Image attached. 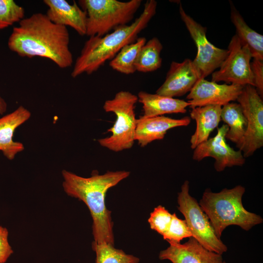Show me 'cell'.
Segmentation results:
<instances>
[{"instance_id":"cb8c5ba5","label":"cell","mask_w":263,"mask_h":263,"mask_svg":"<svg viewBox=\"0 0 263 263\" xmlns=\"http://www.w3.org/2000/svg\"><path fill=\"white\" fill-rule=\"evenodd\" d=\"M92 249L95 253V263H139V258L127 254L122 249L107 243L93 242Z\"/></svg>"},{"instance_id":"4316f807","label":"cell","mask_w":263,"mask_h":263,"mask_svg":"<svg viewBox=\"0 0 263 263\" xmlns=\"http://www.w3.org/2000/svg\"><path fill=\"white\" fill-rule=\"evenodd\" d=\"M192 237L191 233L185 220L179 219L176 213L172 214V218L166 233L163 236L169 242L180 243L181 241Z\"/></svg>"},{"instance_id":"83f0119b","label":"cell","mask_w":263,"mask_h":263,"mask_svg":"<svg viewBox=\"0 0 263 263\" xmlns=\"http://www.w3.org/2000/svg\"><path fill=\"white\" fill-rule=\"evenodd\" d=\"M254 87L258 94L263 98V60L254 59L250 62Z\"/></svg>"},{"instance_id":"30bf717a","label":"cell","mask_w":263,"mask_h":263,"mask_svg":"<svg viewBox=\"0 0 263 263\" xmlns=\"http://www.w3.org/2000/svg\"><path fill=\"white\" fill-rule=\"evenodd\" d=\"M227 50L228 55L219 69L212 73L211 81L254 87L250 66L252 57L248 47L243 44L235 35L230 41Z\"/></svg>"},{"instance_id":"ffe728a7","label":"cell","mask_w":263,"mask_h":263,"mask_svg":"<svg viewBox=\"0 0 263 263\" xmlns=\"http://www.w3.org/2000/svg\"><path fill=\"white\" fill-rule=\"evenodd\" d=\"M221 120L228 127L226 139L235 143L240 150L244 143L247 125L240 105L238 103L230 102L222 106Z\"/></svg>"},{"instance_id":"f546056e","label":"cell","mask_w":263,"mask_h":263,"mask_svg":"<svg viewBox=\"0 0 263 263\" xmlns=\"http://www.w3.org/2000/svg\"><path fill=\"white\" fill-rule=\"evenodd\" d=\"M7 105L4 99L0 95V114H3L7 110Z\"/></svg>"},{"instance_id":"4fadbf2b","label":"cell","mask_w":263,"mask_h":263,"mask_svg":"<svg viewBox=\"0 0 263 263\" xmlns=\"http://www.w3.org/2000/svg\"><path fill=\"white\" fill-rule=\"evenodd\" d=\"M200 79L192 60L187 58L181 62L172 61L165 81L156 94L171 97L181 96L189 92Z\"/></svg>"},{"instance_id":"8fae6325","label":"cell","mask_w":263,"mask_h":263,"mask_svg":"<svg viewBox=\"0 0 263 263\" xmlns=\"http://www.w3.org/2000/svg\"><path fill=\"white\" fill-rule=\"evenodd\" d=\"M228 130L226 124L217 128L215 136L208 138L194 149L192 159L200 161L206 157L213 158L214 167L218 172L224 170L227 167L242 166L245 158L241 150H236L227 144L225 135Z\"/></svg>"},{"instance_id":"9c48e42d","label":"cell","mask_w":263,"mask_h":263,"mask_svg":"<svg viewBox=\"0 0 263 263\" xmlns=\"http://www.w3.org/2000/svg\"><path fill=\"white\" fill-rule=\"evenodd\" d=\"M236 100L247 120L244 143L240 150L246 158L263 146V101L255 88L250 85L243 87Z\"/></svg>"},{"instance_id":"7c38bea8","label":"cell","mask_w":263,"mask_h":263,"mask_svg":"<svg viewBox=\"0 0 263 263\" xmlns=\"http://www.w3.org/2000/svg\"><path fill=\"white\" fill-rule=\"evenodd\" d=\"M243 87L232 84H219L201 78L186 98L191 108L213 105L222 107L231 101L236 100L242 93Z\"/></svg>"},{"instance_id":"7a4b0ae2","label":"cell","mask_w":263,"mask_h":263,"mask_svg":"<svg viewBox=\"0 0 263 263\" xmlns=\"http://www.w3.org/2000/svg\"><path fill=\"white\" fill-rule=\"evenodd\" d=\"M126 170L108 171L83 177L66 170L62 171V187L69 196L82 201L90 210L94 242L114 245L112 212L105 204L108 189L129 176Z\"/></svg>"},{"instance_id":"ac0fdd59","label":"cell","mask_w":263,"mask_h":263,"mask_svg":"<svg viewBox=\"0 0 263 263\" xmlns=\"http://www.w3.org/2000/svg\"><path fill=\"white\" fill-rule=\"evenodd\" d=\"M221 106L215 105L191 108L190 116L196 123V130L190 139L192 149L206 141L211 132L217 128L221 121Z\"/></svg>"},{"instance_id":"44dd1931","label":"cell","mask_w":263,"mask_h":263,"mask_svg":"<svg viewBox=\"0 0 263 263\" xmlns=\"http://www.w3.org/2000/svg\"><path fill=\"white\" fill-rule=\"evenodd\" d=\"M230 19L235 27V34L241 42L248 47L254 59L263 60V36L251 29L230 2Z\"/></svg>"},{"instance_id":"5bb4252c","label":"cell","mask_w":263,"mask_h":263,"mask_svg":"<svg viewBox=\"0 0 263 263\" xmlns=\"http://www.w3.org/2000/svg\"><path fill=\"white\" fill-rule=\"evenodd\" d=\"M169 243V246L159 253L160 260L171 263H226L222 255L206 249L192 237L183 244Z\"/></svg>"},{"instance_id":"d4e9b609","label":"cell","mask_w":263,"mask_h":263,"mask_svg":"<svg viewBox=\"0 0 263 263\" xmlns=\"http://www.w3.org/2000/svg\"><path fill=\"white\" fill-rule=\"evenodd\" d=\"M24 8L13 0H0V30L19 22L24 18Z\"/></svg>"},{"instance_id":"6da1fadb","label":"cell","mask_w":263,"mask_h":263,"mask_svg":"<svg viewBox=\"0 0 263 263\" xmlns=\"http://www.w3.org/2000/svg\"><path fill=\"white\" fill-rule=\"evenodd\" d=\"M13 28L8 40L9 49L21 57L49 59L65 69L73 62L67 28L53 23L41 13L23 19Z\"/></svg>"},{"instance_id":"e0dca14e","label":"cell","mask_w":263,"mask_h":263,"mask_svg":"<svg viewBox=\"0 0 263 263\" xmlns=\"http://www.w3.org/2000/svg\"><path fill=\"white\" fill-rule=\"evenodd\" d=\"M31 115L28 109L20 106L0 118V151L8 159H14L18 153L24 150L23 144L14 141L13 136L16 130L29 120Z\"/></svg>"},{"instance_id":"2e32d148","label":"cell","mask_w":263,"mask_h":263,"mask_svg":"<svg viewBox=\"0 0 263 263\" xmlns=\"http://www.w3.org/2000/svg\"><path fill=\"white\" fill-rule=\"evenodd\" d=\"M48 7L46 15L53 23L70 26L79 35L86 34L87 13L74 1L70 4L65 0H44Z\"/></svg>"},{"instance_id":"52a82bcc","label":"cell","mask_w":263,"mask_h":263,"mask_svg":"<svg viewBox=\"0 0 263 263\" xmlns=\"http://www.w3.org/2000/svg\"><path fill=\"white\" fill-rule=\"evenodd\" d=\"M189 189V182L186 180L178 194V209L184 216L192 237L206 249L222 255L227 250L226 245L216 236L208 217Z\"/></svg>"},{"instance_id":"277c9868","label":"cell","mask_w":263,"mask_h":263,"mask_svg":"<svg viewBox=\"0 0 263 263\" xmlns=\"http://www.w3.org/2000/svg\"><path fill=\"white\" fill-rule=\"evenodd\" d=\"M245 191L243 186L238 185L219 192H213L208 188L204 192L199 204L219 238L228 226L237 225L248 231L263 223L262 217L244 207L242 197Z\"/></svg>"},{"instance_id":"3957f363","label":"cell","mask_w":263,"mask_h":263,"mask_svg":"<svg viewBox=\"0 0 263 263\" xmlns=\"http://www.w3.org/2000/svg\"><path fill=\"white\" fill-rule=\"evenodd\" d=\"M156 7L155 0H147L143 11L132 24L119 27L102 37H90L75 60L71 76L75 78L84 73H93L124 46L134 42L155 15Z\"/></svg>"},{"instance_id":"ba28073f","label":"cell","mask_w":263,"mask_h":263,"mask_svg":"<svg viewBox=\"0 0 263 263\" xmlns=\"http://www.w3.org/2000/svg\"><path fill=\"white\" fill-rule=\"evenodd\" d=\"M179 10L181 18L197 47L193 64L201 78H205L220 67L228 55V50L217 48L211 43L206 36L207 28L188 15L181 4Z\"/></svg>"},{"instance_id":"d6986e66","label":"cell","mask_w":263,"mask_h":263,"mask_svg":"<svg viewBox=\"0 0 263 263\" xmlns=\"http://www.w3.org/2000/svg\"><path fill=\"white\" fill-rule=\"evenodd\" d=\"M138 101L142 104L143 117H152L165 114L185 113L189 107L188 101L158 94L140 91L137 95Z\"/></svg>"},{"instance_id":"f1b7e54d","label":"cell","mask_w":263,"mask_h":263,"mask_svg":"<svg viewBox=\"0 0 263 263\" xmlns=\"http://www.w3.org/2000/svg\"><path fill=\"white\" fill-rule=\"evenodd\" d=\"M8 231L6 228L0 225V263H5L13 250L8 240Z\"/></svg>"},{"instance_id":"5b68a950","label":"cell","mask_w":263,"mask_h":263,"mask_svg":"<svg viewBox=\"0 0 263 263\" xmlns=\"http://www.w3.org/2000/svg\"><path fill=\"white\" fill-rule=\"evenodd\" d=\"M141 0H80L87 13L86 35L102 37L112 30L127 25L134 18Z\"/></svg>"},{"instance_id":"484cf974","label":"cell","mask_w":263,"mask_h":263,"mask_svg":"<svg viewBox=\"0 0 263 263\" xmlns=\"http://www.w3.org/2000/svg\"><path fill=\"white\" fill-rule=\"evenodd\" d=\"M172 218V214L161 205L155 207L150 213L148 222L151 229L162 236L168 230Z\"/></svg>"},{"instance_id":"9a60e30c","label":"cell","mask_w":263,"mask_h":263,"mask_svg":"<svg viewBox=\"0 0 263 263\" xmlns=\"http://www.w3.org/2000/svg\"><path fill=\"white\" fill-rule=\"evenodd\" d=\"M190 123L189 116L181 119H173L163 115L152 117L141 116L136 120L135 141H137L141 147H144L153 141L163 139L168 130L187 126Z\"/></svg>"},{"instance_id":"603a6c76","label":"cell","mask_w":263,"mask_h":263,"mask_svg":"<svg viewBox=\"0 0 263 263\" xmlns=\"http://www.w3.org/2000/svg\"><path fill=\"white\" fill-rule=\"evenodd\" d=\"M163 45L156 37H153L141 48L136 62V71L149 73L156 71L162 65L161 52Z\"/></svg>"},{"instance_id":"7402d4cb","label":"cell","mask_w":263,"mask_h":263,"mask_svg":"<svg viewBox=\"0 0 263 263\" xmlns=\"http://www.w3.org/2000/svg\"><path fill=\"white\" fill-rule=\"evenodd\" d=\"M145 37L138 38L133 43L124 46L110 61L109 65L113 70L126 75L134 73L139 52L146 42Z\"/></svg>"},{"instance_id":"8992f818","label":"cell","mask_w":263,"mask_h":263,"mask_svg":"<svg viewBox=\"0 0 263 263\" xmlns=\"http://www.w3.org/2000/svg\"><path fill=\"white\" fill-rule=\"evenodd\" d=\"M137 101V95L126 91L118 92L113 99L105 101L104 110L114 113L116 119L113 126L108 130L112 135L98 140L100 145L114 152L132 147L137 120L134 107Z\"/></svg>"}]
</instances>
